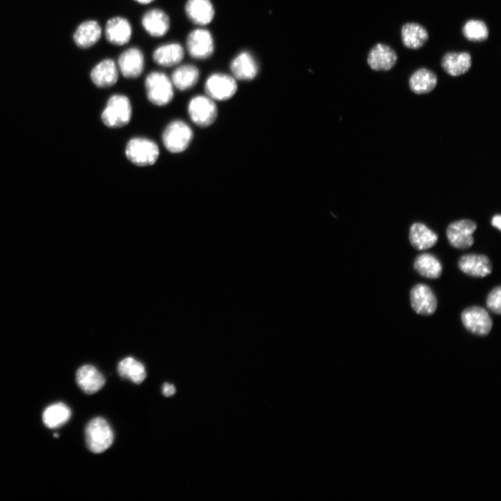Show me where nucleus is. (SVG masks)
Instances as JSON below:
<instances>
[{"label": "nucleus", "instance_id": "f257e3e1", "mask_svg": "<svg viewBox=\"0 0 501 501\" xmlns=\"http://www.w3.org/2000/svg\"><path fill=\"white\" fill-rule=\"evenodd\" d=\"M132 114L129 98L121 94L111 96L101 116L103 123L110 128H119L127 125Z\"/></svg>", "mask_w": 501, "mask_h": 501}, {"label": "nucleus", "instance_id": "f03ea898", "mask_svg": "<svg viewBox=\"0 0 501 501\" xmlns=\"http://www.w3.org/2000/svg\"><path fill=\"white\" fill-rule=\"evenodd\" d=\"M145 87L148 100L154 105L165 106L173 98L172 81L162 72L154 71L149 73L145 78Z\"/></svg>", "mask_w": 501, "mask_h": 501}, {"label": "nucleus", "instance_id": "7ed1b4c3", "mask_svg": "<svg viewBox=\"0 0 501 501\" xmlns=\"http://www.w3.org/2000/svg\"><path fill=\"white\" fill-rule=\"evenodd\" d=\"M85 438L89 450L99 454L111 447L113 441V433L107 421L97 417L92 419L87 424Z\"/></svg>", "mask_w": 501, "mask_h": 501}, {"label": "nucleus", "instance_id": "20e7f679", "mask_svg": "<svg viewBox=\"0 0 501 501\" xmlns=\"http://www.w3.org/2000/svg\"><path fill=\"white\" fill-rule=\"evenodd\" d=\"M125 155L136 166H152L159 158V149L157 143L150 139L134 137L128 141Z\"/></svg>", "mask_w": 501, "mask_h": 501}, {"label": "nucleus", "instance_id": "39448f33", "mask_svg": "<svg viewBox=\"0 0 501 501\" xmlns=\"http://www.w3.org/2000/svg\"><path fill=\"white\" fill-rule=\"evenodd\" d=\"M193 134L191 127L184 121L170 122L162 134V141L166 149L171 153H180L189 146Z\"/></svg>", "mask_w": 501, "mask_h": 501}, {"label": "nucleus", "instance_id": "423d86ee", "mask_svg": "<svg viewBox=\"0 0 501 501\" xmlns=\"http://www.w3.org/2000/svg\"><path fill=\"white\" fill-rule=\"evenodd\" d=\"M191 120L199 127H206L213 124L218 114L216 105L208 96L196 95L188 104Z\"/></svg>", "mask_w": 501, "mask_h": 501}, {"label": "nucleus", "instance_id": "0eeeda50", "mask_svg": "<svg viewBox=\"0 0 501 501\" xmlns=\"http://www.w3.org/2000/svg\"><path fill=\"white\" fill-rule=\"evenodd\" d=\"M237 90L235 79L222 73L211 74L205 84L207 96L213 100L225 101L234 95Z\"/></svg>", "mask_w": 501, "mask_h": 501}, {"label": "nucleus", "instance_id": "6e6552de", "mask_svg": "<svg viewBox=\"0 0 501 501\" xmlns=\"http://www.w3.org/2000/svg\"><path fill=\"white\" fill-rule=\"evenodd\" d=\"M461 319L463 326L471 333L486 336L491 331L493 321L488 312L480 306H470L463 310Z\"/></svg>", "mask_w": 501, "mask_h": 501}, {"label": "nucleus", "instance_id": "1a4fd4ad", "mask_svg": "<svg viewBox=\"0 0 501 501\" xmlns=\"http://www.w3.org/2000/svg\"><path fill=\"white\" fill-rule=\"evenodd\" d=\"M186 46L189 54L195 59H207L214 51L212 35L205 29L191 31L186 37Z\"/></svg>", "mask_w": 501, "mask_h": 501}, {"label": "nucleus", "instance_id": "9d476101", "mask_svg": "<svg viewBox=\"0 0 501 501\" xmlns=\"http://www.w3.org/2000/svg\"><path fill=\"white\" fill-rule=\"evenodd\" d=\"M477 224L469 219L451 223L447 228L446 236L450 244L458 249H468L474 243L473 232Z\"/></svg>", "mask_w": 501, "mask_h": 501}, {"label": "nucleus", "instance_id": "9b49d317", "mask_svg": "<svg viewBox=\"0 0 501 501\" xmlns=\"http://www.w3.org/2000/svg\"><path fill=\"white\" fill-rule=\"evenodd\" d=\"M410 301L413 310L424 316L433 315L438 306L434 293L428 285L422 283L416 284L412 287Z\"/></svg>", "mask_w": 501, "mask_h": 501}, {"label": "nucleus", "instance_id": "f8f14e48", "mask_svg": "<svg viewBox=\"0 0 501 501\" xmlns=\"http://www.w3.org/2000/svg\"><path fill=\"white\" fill-rule=\"evenodd\" d=\"M118 68L127 79H136L143 72L144 55L137 47H130L122 51L118 60Z\"/></svg>", "mask_w": 501, "mask_h": 501}, {"label": "nucleus", "instance_id": "ddd939ff", "mask_svg": "<svg viewBox=\"0 0 501 501\" xmlns=\"http://www.w3.org/2000/svg\"><path fill=\"white\" fill-rule=\"evenodd\" d=\"M457 264L463 273L475 278L486 277L492 271L491 262L488 257L484 255H463L459 257Z\"/></svg>", "mask_w": 501, "mask_h": 501}, {"label": "nucleus", "instance_id": "4468645a", "mask_svg": "<svg viewBox=\"0 0 501 501\" xmlns=\"http://www.w3.org/2000/svg\"><path fill=\"white\" fill-rule=\"evenodd\" d=\"M397 55L390 46L377 43L369 51L367 62L376 71H388L396 64Z\"/></svg>", "mask_w": 501, "mask_h": 501}, {"label": "nucleus", "instance_id": "2eb2a0df", "mask_svg": "<svg viewBox=\"0 0 501 501\" xmlns=\"http://www.w3.org/2000/svg\"><path fill=\"white\" fill-rule=\"evenodd\" d=\"M104 32L106 39L109 43L122 46L129 42L132 29L126 18L114 17L106 22Z\"/></svg>", "mask_w": 501, "mask_h": 501}, {"label": "nucleus", "instance_id": "dca6fc26", "mask_svg": "<svg viewBox=\"0 0 501 501\" xmlns=\"http://www.w3.org/2000/svg\"><path fill=\"white\" fill-rule=\"evenodd\" d=\"M141 24L145 31L152 37H161L167 33L170 22L167 13L159 8H152L144 13Z\"/></svg>", "mask_w": 501, "mask_h": 501}, {"label": "nucleus", "instance_id": "f3484780", "mask_svg": "<svg viewBox=\"0 0 501 501\" xmlns=\"http://www.w3.org/2000/svg\"><path fill=\"white\" fill-rule=\"evenodd\" d=\"M185 14L194 24L205 26L214 17L215 10L210 0H187Z\"/></svg>", "mask_w": 501, "mask_h": 501}, {"label": "nucleus", "instance_id": "a211bd4d", "mask_svg": "<svg viewBox=\"0 0 501 501\" xmlns=\"http://www.w3.org/2000/svg\"><path fill=\"white\" fill-rule=\"evenodd\" d=\"M118 68L111 58H105L94 66L90 72L93 84L99 88H109L118 79Z\"/></svg>", "mask_w": 501, "mask_h": 501}, {"label": "nucleus", "instance_id": "6ab92c4d", "mask_svg": "<svg viewBox=\"0 0 501 501\" xmlns=\"http://www.w3.org/2000/svg\"><path fill=\"white\" fill-rule=\"evenodd\" d=\"M76 381L78 386L88 395L97 392L105 383L102 374L90 365H86L78 369Z\"/></svg>", "mask_w": 501, "mask_h": 501}, {"label": "nucleus", "instance_id": "aec40b11", "mask_svg": "<svg viewBox=\"0 0 501 501\" xmlns=\"http://www.w3.org/2000/svg\"><path fill=\"white\" fill-rule=\"evenodd\" d=\"M184 57L183 47L178 42H170L157 47L152 59L159 65L169 67L178 65Z\"/></svg>", "mask_w": 501, "mask_h": 501}, {"label": "nucleus", "instance_id": "412c9836", "mask_svg": "<svg viewBox=\"0 0 501 501\" xmlns=\"http://www.w3.org/2000/svg\"><path fill=\"white\" fill-rule=\"evenodd\" d=\"M230 70L234 78L248 81L256 77L258 72V66L250 53L243 51L232 61Z\"/></svg>", "mask_w": 501, "mask_h": 501}, {"label": "nucleus", "instance_id": "4be33fe9", "mask_svg": "<svg viewBox=\"0 0 501 501\" xmlns=\"http://www.w3.org/2000/svg\"><path fill=\"white\" fill-rule=\"evenodd\" d=\"M471 65V56L467 51L447 52L441 60L443 69L452 77L465 74L470 70Z\"/></svg>", "mask_w": 501, "mask_h": 501}, {"label": "nucleus", "instance_id": "5701e85b", "mask_svg": "<svg viewBox=\"0 0 501 501\" xmlns=\"http://www.w3.org/2000/svg\"><path fill=\"white\" fill-rule=\"evenodd\" d=\"M101 35L102 28L99 23L95 20H88L77 27L73 38L78 47L88 48L97 42Z\"/></svg>", "mask_w": 501, "mask_h": 501}, {"label": "nucleus", "instance_id": "b1692460", "mask_svg": "<svg viewBox=\"0 0 501 501\" xmlns=\"http://www.w3.org/2000/svg\"><path fill=\"white\" fill-rule=\"evenodd\" d=\"M401 36L403 45L411 49L421 48L429 39L427 29L415 22L404 24L401 30Z\"/></svg>", "mask_w": 501, "mask_h": 501}, {"label": "nucleus", "instance_id": "393cba45", "mask_svg": "<svg viewBox=\"0 0 501 501\" xmlns=\"http://www.w3.org/2000/svg\"><path fill=\"white\" fill-rule=\"evenodd\" d=\"M408 237L412 246L419 250L429 249L438 241V235L421 223L411 226Z\"/></svg>", "mask_w": 501, "mask_h": 501}, {"label": "nucleus", "instance_id": "a878e982", "mask_svg": "<svg viewBox=\"0 0 501 501\" xmlns=\"http://www.w3.org/2000/svg\"><path fill=\"white\" fill-rule=\"evenodd\" d=\"M199 77V70L196 66L191 64H183L174 70L170 79L178 90L184 91L194 87Z\"/></svg>", "mask_w": 501, "mask_h": 501}, {"label": "nucleus", "instance_id": "bb28decb", "mask_svg": "<svg viewBox=\"0 0 501 501\" xmlns=\"http://www.w3.org/2000/svg\"><path fill=\"white\" fill-rule=\"evenodd\" d=\"M437 77L431 70L422 67L415 70L409 78V86L415 94H426L434 89Z\"/></svg>", "mask_w": 501, "mask_h": 501}, {"label": "nucleus", "instance_id": "cd10ccee", "mask_svg": "<svg viewBox=\"0 0 501 501\" xmlns=\"http://www.w3.org/2000/svg\"><path fill=\"white\" fill-rule=\"evenodd\" d=\"M413 267L420 275L430 279L438 278L443 270L439 260L427 253L418 255L415 259Z\"/></svg>", "mask_w": 501, "mask_h": 501}, {"label": "nucleus", "instance_id": "c85d7f7f", "mask_svg": "<svg viewBox=\"0 0 501 501\" xmlns=\"http://www.w3.org/2000/svg\"><path fill=\"white\" fill-rule=\"evenodd\" d=\"M71 416L70 408L62 402L47 406L42 413L43 423L50 429L57 428L66 423Z\"/></svg>", "mask_w": 501, "mask_h": 501}, {"label": "nucleus", "instance_id": "c756f323", "mask_svg": "<svg viewBox=\"0 0 501 501\" xmlns=\"http://www.w3.org/2000/svg\"><path fill=\"white\" fill-rule=\"evenodd\" d=\"M118 372L121 377L136 384L142 383L146 377L143 365L132 357L125 358L118 363Z\"/></svg>", "mask_w": 501, "mask_h": 501}, {"label": "nucleus", "instance_id": "7c9ffc66", "mask_svg": "<svg viewBox=\"0 0 501 501\" xmlns=\"http://www.w3.org/2000/svg\"><path fill=\"white\" fill-rule=\"evenodd\" d=\"M463 36L472 42H482L488 37V29L486 23L479 19L467 21L463 28Z\"/></svg>", "mask_w": 501, "mask_h": 501}, {"label": "nucleus", "instance_id": "2f4dec72", "mask_svg": "<svg viewBox=\"0 0 501 501\" xmlns=\"http://www.w3.org/2000/svg\"><path fill=\"white\" fill-rule=\"evenodd\" d=\"M486 304L487 308L493 313H501V287L500 285L494 287L488 294Z\"/></svg>", "mask_w": 501, "mask_h": 501}, {"label": "nucleus", "instance_id": "473e14b6", "mask_svg": "<svg viewBox=\"0 0 501 501\" xmlns=\"http://www.w3.org/2000/svg\"><path fill=\"white\" fill-rule=\"evenodd\" d=\"M162 392L166 397L171 396L175 394V388L173 384L165 383L162 387Z\"/></svg>", "mask_w": 501, "mask_h": 501}, {"label": "nucleus", "instance_id": "72a5a7b5", "mask_svg": "<svg viewBox=\"0 0 501 501\" xmlns=\"http://www.w3.org/2000/svg\"><path fill=\"white\" fill-rule=\"evenodd\" d=\"M491 225L498 230H501V216L499 214L494 216L491 220Z\"/></svg>", "mask_w": 501, "mask_h": 501}, {"label": "nucleus", "instance_id": "f704fd0d", "mask_svg": "<svg viewBox=\"0 0 501 501\" xmlns=\"http://www.w3.org/2000/svg\"><path fill=\"white\" fill-rule=\"evenodd\" d=\"M134 1H135L137 3H141V4H148V3H150L151 2L154 1V0H134Z\"/></svg>", "mask_w": 501, "mask_h": 501}]
</instances>
